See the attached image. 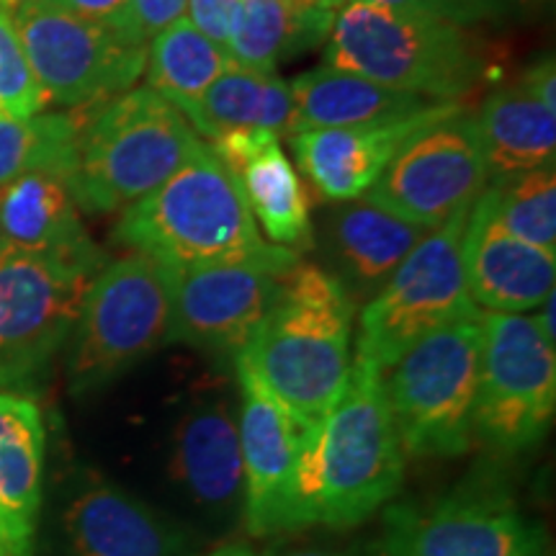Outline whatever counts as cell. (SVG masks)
<instances>
[{"mask_svg": "<svg viewBox=\"0 0 556 556\" xmlns=\"http://www.w3.org/2000/svg\"><path fill=\"white\" fill-rule=\"evenodd\" d=\"M405 471L381 368L353 353L351 377L299 458L291 531L351 528L397 495Z\"/></svg>", "mask_w": 556, "mask_h": 556, "instance_id": "cell-1", "label": "cell"}, {"mask_svg": "<svg viewBox=\"0 0 556 556\" xmlns=\"http://www.w3.org/2000/svg\"><path fill=\"white\" fill-rule=\"evenodd\" d=\"M353 317L356 304L338 278L299 261L276 307L235 353V368L299 420L319 426L351 377Z\"/></svg>", "mask_w": 556, "mask_h": 556, "instance_id": "cell-2", "label": "cell"}, {"mask_svg": "<svg viewBox=\"0 0 556 556\" xmlns=\"http://www.w3.org/2000/svg\"><path fill=\"white\" fill-rule=\"evenodd\" d=\"M116 242L173 270L255 258L270 248L206 142L155 191L124 208Z\"/></svg>", "mask_w": 556, "mask_h": 556, "instance_id": "cell-3", "label": "cell"}, {"mask_svg": "<svg viewBox=\"0 0 556 556\" xmlns=\"http://www.w3.org/2000/svg\"><path fill=\"white\" fill-rule=\"evenodd\" d=\"M80 114L67 189L90 214L127 208L148 197L204 144L184 111L148 86Z\"/></svg>", "mask_w": 556, "mask_h": 556, "instance_id": "cell-4", "label": "cell"}, {"mask_svg": "<svg viewBox=\"0 0 556 556\" xmlns=\"http://www.w3.org/2000/svg\"><path fill=\"white\" fill-rule=\"evenodd\" d=\"M325 65L381 86L456 103L486 75V60L464 26L435 13L348 3L336 13Z\"/></svg>", "mask_w": 556, "mask_h": 556, "instance_id": "cell-5", "label": "cell"}, {"mask_svg": "<svg viewBox=\"0 0 556 556\" xmlns=\"http://www.w3.org/2000/svg\"><path fill=\"white\" fill-rule=\"evenodd\" d=\"M482 348V309H477L415 340L381 371L389 413L407 454H467L475 441Z\"/></svg>", "mask_w": 556, "mask_h": 556, "instance_id": "cell-6", "label": "cell"}, {"mask_svg": "<svg viewBox=\"0 0 556 556\" xmlns=\"http://www.w3.org/2000/svg\"><path fill=\"white\" fill-rule=\"evenodd\" d=\"M67 340L73 394L99 392L173 343L168 268L142 253L106 263L90 281Z\"/></svg>", "mask_w": 556, "mask_h": 556, "instance_id": "cell-7", "label": "cell"}, {"mask_svg": "<svg viewBox=\"0 0 556 556\" xmlns=\"http://www.w3.org/2000/svg\"><path fill=\"white\" fill-rule=\"evenodd\" d=\"M469 212L471 208H462L417 242L379 294L364 304L356 356L384 371L415 340L477 312L464 274V229Z\"/></svg>", "mask_w": 556, "mask_h": 556, "instance_id": "cell-8", "label": "cell"}, {"mask_svg": "<svg viewBox=\"0 0 556 556\" xmlns=\"http://www.w3.org/2000/svg\"><path fill=\"white\" fill-rule=\"evenodd\" d=\"M13 21L47 103L99 106L135 88L148 47L131 45L62 0H16Z\"/></svg>", "mask_w": 556, "mask_h": 556, "instance_id": "cell-9", "label": "cell"}, {"mask_svg": "<svg viewBox=\"0 0 556 556\" xmlns=\"http://www.w3.org/2000/svg\"><path fill=\"white\" fill-rule=\"evenodd\" d=\"M103 266L101 250L67 255L0 248V387L26 381L50 364Z\"/></svg>", "mask_w": 556, "mask_h": 556, "instance_id": "cell-10", "label": "cell"}, {"mask_svg": "<svg viewBox=\"0 0 556 556\" xmlns=\"http://www.w3.org/2000/svg\"><path fill=\"white\" fill-rule=\"evenodd\" d=\"M484 348L475 438L500 454L531 448L552 428L556 407L554 340L536 315L482 312Z\"/></svg>", "mask_w": 556, "mask_h": 556, "instance_id": "cell-11", "label": "cell"}, {"mask_svg": "<svg viewBox=\"0 0 556 556\" xmlns=\"http://www.w3.org/2000/svg\"><path fill=\"white\" fill-rule=\"evenodd\" d=\"M486 184L490 173L475 114L456 109L446 119L417 129L361 199L435 229L475 206Z\"/></svg>", "mask_w": 556, "mask_h": 556, "instance_id": "cell-12", "label": "cell"}, {"mask_svg": "<svg viewBox=\"0 0 556 556\" xmlns=\"http://www.w3.org/2000/svg\"><path fill=\"white\" fill-rule=\"evenodd\" d=\"M299 253L270 245L255 258L206 268H168L173 340L212 353H238L283 294Z\"/></svg>", "mask_w": 556, "mask_h": 556, "instance_id": "cell-13", "label": "cell"}, {"mask_svg": "<svg viewBox=\"0 0 556 556\" xmlns=\"http://www.w3.org/2000/svg\"><path fill=\"white\" fill-rule=\"evenodd\" d=\"M381 556H544V533L503 495L462 492L384 513Z\"/></svg>", "mask_w": 556, "mask_h": 556, "instance_id": "cell-14", "label": "cell"}, {"mask_svg": "<svg viewBox=\"0 0 556 556\" xmlns=\"http://www.w3.org/2000/svg\"><path fill=\"white\" fill-rule=\"evenodd\" d=\"M240 451L245 495L242 516L253 536L291 531V497L299 458L317 426L289 413L266 387L238 368Z\"/></svg>", "mask_w": 556, "mask_h": 556, "instance_id": "cell-15", "label": "cell"}, {"mask_svg": "<svg viewBox=\"0 0 556 556\" xmlns=\"http://www.w3.org/2000/svg\"><path fill=\"white\" fill-rule=\"evenodd\" d=\"M278 139L268 129H235L212 139L208 148L238 184L255 225L274 245L299 253L315 240L312 201Z\"/></svg>", "mask_w": 556, "mask_h": 556, "instance_id": "cell-16", "label": "cell"}, {"mask_svg": "<svg viewBox=\"0 0 556 556\" xmlns=\"http://www.w3.org/2000/svg\"><path fill=\"white\" fill-rule=\"evenodd\" d=\"M67 556H186L189 533L119 484L90 477L60 516Z\"/></svg>", "mask_w": 556, "mask_h": 556, "instance_id": "cell-17", "label": "cell"}, {"mask_svg": "<svg viewBox=\"0 0 556 556\" xmlns=\"http://www.w3.org/2000/svg\"><path fill=\"white\" fill-rule=\"evenodd\" d=\"M168 477L208 518H229L245 495L238 413L227 400H201L178 417L168 443Z\"/></svg>", "mask_w": 556, "mask_h": 556, "instance_id": "cell-18", "label": "cell"}, {"mask_svg": "<svg viewBox=\"0 0 556 556\" xmlns=\"http://www.w3.org/2000/svg\"><path fill=\"white\" fill-rule=\"evenodd\" d=\"M458 103H433L420 114L366 127L307 129L289 137L291 150L309 184L328 201H353L377 184L402 144L417 129L446 119Z\"/></svg>", "mask_w": 556, "mask_h": 556, "instance_id": "cell-19", "label": "cell"}, {"mask_svg": "<svg viewBox=\"0 0 556 556\" xmlns=\"http://www.w3.org/2000/svg\"><path fill=\"white\" fill-rule=\"evenodd\" d=\"M464 274L477 309L526 315L554 294L556 253L507 232L482 191L464 229Z\"/></svg>", "mask_w": 556, "mask_h": 556, "instance_id": "cell-20", "label": "cell"}, {"mask_svg": "<svg viewBox=\"0 0 556 556\" xmlns=\"http://www.w3.org/2000/svg\"><path fill=\"white\" fill-rule=\"evenodd\" d=\"M490 180L552 165L556 155V65L539 60L497 88L475 116Z\"/></svg>", "mask_w": 556, "mask_h": 556, "instance_id": "cell-21", "label": "cell"}, {"mask_svg": "<svg viewBox=\"0 0 556 556\" xmlns=\"http://www.w3.org/2000/svg\"><path fill=\"white\" fill-rule=\"evenodd\" d=\"M430 232V227L389 214L366 199L345 201L328 222V250L336 263L330 274L358 307L379 294L417 242Z\"/></svg>", "mask_w": 556, "mask_h": 556, "instance_id": "cell-22", "label": "cell"}, {"mask_svg": "<svg viewBox=\"0 0 556 556\" xmlns=\"http://www.w3.org/2000/svg\"><path fill=\"white\" fill-rule=\"evenodd\" d=\"M289 88L294 96V135L307 129L400 122L438 103L328 65L302 73Z\"/></svg>", "mask_w": 556, "mask_h": 556, "instance_id": "cell-23", "label": "cell"}, {"mask_svg": "<svg viewBox=\"0 0 556 556\" xmlns=\"http://www.w3.org/2000/svg\"><path fill=\"white\" fill-rule=\"evenodd\" d=\"M0 232L5 245L45 253L90 255L99 248L80 225L67 184L52 173H26L0 186Z\"/></svg>", "mask_w": 556, "mask_h": 556, "instance_id": "cell-24", "label": "cell"}, {"mask_svg": "<svg viewBox=\"0 0 556 556\" xmlns=\"http://www.w3.org/2000/svg\"><path fill=\"white\" fill-rule=\"evenodd\" d=\"M199 137L208 142L235 129H268L276 137L294 135V96L274 73L229 67L197 101L180 109Z\"/></svg>", "mask_w": 556, "mask_h": 556, "instance_id": "cell-25", "label": "cell"}, {"mask_svg": "<svg viewBox=\"0 0 556 556\" xmlns=\"http://www.w3.org/2000/svg\"><path fill=\"white\" fill-rule=\"evenodd\" d=\"M47 430L29 397L0 392V518L34 539L41 477H45Z\"/></svg>", "mask_w": 556, "mask_h": 556, "instance_id": "cell-26", "label": "cell"}, {"mask_svg": "<svg viewBox=\"0 0 556 556\" xmlns=\"http://www.w3.org/2000/svg\"><path fill=\"white\" fill-rule=\"evenodd\" d=\"M338 11L307 9L294 0H242L227 52L235 65L274 73L281 62L328 39Z\"/></svg>", "mask_w": 556, "mask_h": 556, "instance_id": "cell-27", "label": "cell"}, {"mask_svg": "<svg viewBox=\"0 0 556 556\" xmlns=\"http://www.w3.org/2000/svg\"><path fill=\"white\" fill-rule=\"evenodd\" d=\"M229 67H235V60L225 47L204 37L184 16L148 41L144 80L148 88L184 109Z\"/></svg>", "mask_w": 556, "mask_h": 556, "instance_id": "cell-28", "label": "cell"}, {"mask_svg": "<svg viewBox=\"0 0 556 556\" xmlns=\"http://www.w3.org/2000/svg\"><path fill=\"white\" fill-rule=\"evenodd\" d=\"M83 114H34L29 119H0V186L26 173H52L67 184L75 165Z\"/></svg>", "mask_w": 556, "mask_h": 556, "instance_id": "cell-29", "label": "cell"}, {"mask_svg": "<svg viewBox=\"0 0 556 556\" xmlns=\"http://www.w3.org/2000/svg\"><path fill=\"white\" fill-rule=\"evenodd\" d=\"M492 214L518 240L556 253V165L490 180L484 189Z\"/></svg>", "mask_w": 556, "mask_h": 556, "instance_id": "cell-30", "label": "cell"}, {"mask_svg": "<svg viewBox=\"0 0 556 556\" xmlns=\"http://www.w3.org/2000/svg\"><path fill=\"white\" fill-rule=\"evenodd\" d=\"M47 103L45 90L34 78L29 60L21 47L13 3L0 0V119H29L41 114Z\"/></svg>", "mask_w": 556, "mask_h": 556, "instance_id": "cell-31", "label": "cell"}, {"mask_svg": "<svg viewBox=\"0 0 556 556\" xmlns=\"http://www.w3.org/2000/svg\"><path fill=\"white\" fill-rule=\"evenodd\" d=\"M242 0H189L186 3V18L191 21L197 29L217 41L227 50L229 39H232L235 26L240 18Z\"/></svg>", "mask_w": 556, "mask_h": 556, "instance_id": "cell-32", "label": "cell"}, {"mask_svg": "<svg viewBox=\"0 0 556 556\" xmlns=\"http://www.w3.org/2000/svg\"><path fill=\"white\" fill-rule=\"evenodd\" d=\"M186 3L189 0H129V16L131 26L139 41H148L165 29V26L176 24L178 18L186 16Z\"/></svg>", "mask_w": 556, "mask_h": 556, "instance_id": "cell-33", "label": "cell"}, {"mask_svg": "<svg viewBox=\"0 0 556 556\" xmlns=\"http://www.w3.org/2000/svg\"><path fill=\"white\" fill-rule=\"evenodd\" d=\"M67 9L78 11L80 16L99 21V24L109 26L111 31L119 34L122 39L131 41V45L148 47L144 41H139L135 34V26H131L129 16V0H62Z\"/></svg>", "mask_w": 556, "mask_h": 556, "instance_id": "cell-34", "label": "cell"}, {"mask_svg": "<svg viewBox=\"0 0 556 556\" xmlns=\"http://www.w3.org/2000/svg\"><path fill=\"white\" fill-rule=\"evenodd\" d=\"M516 0H428L435 16L454 21L458 26L482 24V21L503 18Z\"/></svg>", "mask_w": 556, "mask_h": 556, "instance_id": "cell-35", "label": "cell"}, {"mask_svg": "<svg viewBox=\"0 0 556 556\" xmlns=\"http://www.w3.org/2000/svg\"><path fill=\"white\" fill-rule=\"evenodd\" d=\"M348 3L381 5V9L402 11V13H433V9L428 5V0H348Z\"/></svg>", "mask_w": 556, "mask_h": 556, "instance_id": "cell-36", "label": "cell"}, {"mask_svg": "<svg viewBox=\"0 0 556 556\" xmlns=\"http://www.w3.org/2000/svg\"><path fill=\"white\" fill-rule=\"evenodd\" d=\"M208 556H261V554H255L253 548H248L242 544H229V546L217 548V552H212Z\"/></svg>", "mask_w": 556, "mask_h": 556, "instance_id": "cell-37", "label": "cell"}, {"mask_svg": "<svg viewBox=\"0 0 556 556\" xmlns=\"http://www.w3.org/2000/svg\"><path fill=\"white\" fill-rule=\"evenodd\" d=\"M299 5H307V9H325V11H338L343 0H294Z\"/></svg>", "mask_w": 556, "mask_h": 556, "instance_id": "cell-38", "label": "cell"}, {"mask_svg": "<svg viewBox=\"0 0 556 556\" xmlns=\"http://www.w3.org/2000/svg\"><path fill=\"white\" fill-rule=\"evenodd\" d=\"M278 556H345L340 552H328V548H296V552L278 554Z\"/></svg>", "mask_w": 556, "mask_h": 556, "instance_id": "cell-39", "label": "cell"}, {"mask_svg": "<svg viewBox=\"0 0 556 556\" xmlns=\"http://www.w3.org/2000/svg\"><path fill=\"white\" fill-rule=\"evenodd\" d=\"M5 245V240H3V232H0V248H3Z\"/></svg>", "mask_w": 556, "mask_h": 556, "instance_id": "cell-40", "label": "cell"}, {"mask_svg": "<svg viewBox=\"0 0 556 556\" xmlns=\"http://www.w3.org/2000/svg\"><path fill=\"white\" fill-rule=\"evenodd\" d=\"M0 556H9V554H5V552H0Z\"/></svg>", "mask_w": 556, "mask_h": 556, "instance_id": "cell-41", "label": "cell"}, {"mask_svg": "<svg viewBox=\"0 0 556 556\" xmlns=\"http://www.w3.org/2000/svg\"><path fill=\"white\" fill-rule=\"evenodd\" d=\"M9 3H16V0H9Z\"/></svg>", "mask_w": 556, "mask_h": 556, "instance_id": "cell-42", "label": "cell"}]
</instances>
